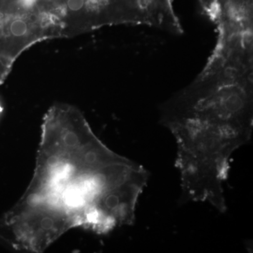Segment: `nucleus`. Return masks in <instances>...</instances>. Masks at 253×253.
Returning <instances> with one entry per match:
<instances>
[{"label":"nucleus","mask_w":253,"mask_h":253,"mask_svg":"<svg viewBox=\"0 0 253 253\" xmlns=\"http://www.w3.org/2000/svg\"><path fill=\"white\" fill-rule=\"evenodd\" d=\"M149 179L142 166L100 140L78 108L54 104L43 118L29 185L0 217V240L41 253L73 229L106 234L132 225Z\"/></svg>","instance_id":"obj_1"},{"label":"nucleus","mask_w":253,"mask_h":253,"mask_svg":"<svg viewBox=\"0 0 253 253\" xmlns=\"http://www.w3.org/2000/svg\"><path fill=\"white\" fill-rule=\"evenodd\" d=\"M161 122L175 139L181 203L226 212L229 161L251 139L252 108L228 89L189 88L164 104Z\"/></svg>","instance_id":"obj_2"},{"label":"nucleus","mask_w":253,"mask_h":253,"mask_svg":"<svg viewBox=\"0 0 253 253\" xmlns=\"http://www.w3.org/2000/svg\"><path fill=\"white\" fill-rule=\"evenodd\" d=\"M3 110H4V109H3L2 105H1V101H0V118H1V114H2Z\"/></svg>","instance_id":"obj_3"}]
</instances>
